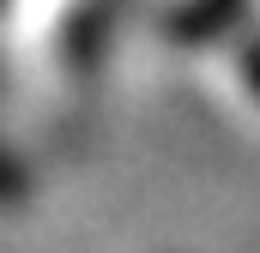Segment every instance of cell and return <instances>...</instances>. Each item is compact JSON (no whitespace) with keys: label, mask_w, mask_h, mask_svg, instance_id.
I'll return each mask as SVG.
<instances>
[{"label":"cell","mask_w":260,"mask_h":253,"mask_svg":"<svg viewBox=\"0 0 260 253\" xmlns=\"http://www.w3.org/2000/svg\"><path fill=\"white\" fill-rule=\"evenodd\" d=\"M115 0H0L6 43L30 61L43 85H79L103 55Z\"/></svg>","instance_id":"cell-1"},{"label":"cell","mask_w":260,"mask_h":253,"mask_svg":"<svg viewBox=\"0 0 260 253\" xmlns=\"http://www.w3.org/2000/svg\"><path fill=\"white\" fill-rule=\"evenodd\" d=\"M224 43H230V85H236V97L260 115V30L224 36Z\"/></svg>","instance_id":"cell-2"},{"label":"cell","mask_w":260,"mask_h":253,"mask_svg":"<svg viewBox=\"0 0 260 253\" xmlns=\"http://www.w3.org/2000/svg\"><path fill=\"white\" fill-rule=\"evenodd\" d=\"M24 199H30V169L0 145V217H6V211H18Z\"/></svg>","instance_id":"cell-3"}]
</instances>
